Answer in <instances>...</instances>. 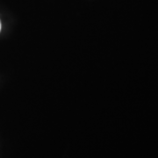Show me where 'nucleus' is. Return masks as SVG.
<instances>
[{
    "instance_id": "1",
    "label": "nucleus",
    "mask_w": 158,
    "mask_h": 158,
    "mask_svg": "<svg viewBox=\"0 0 158 158\" xmlns=\"http://www.w3.org/2000/svg\"><path fill=\"white\" fill-rule=\"evenodd\" d=\"M0 31H1V22H0Z\"/></svg>"
}]
</instances>
